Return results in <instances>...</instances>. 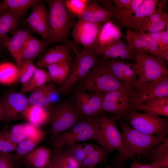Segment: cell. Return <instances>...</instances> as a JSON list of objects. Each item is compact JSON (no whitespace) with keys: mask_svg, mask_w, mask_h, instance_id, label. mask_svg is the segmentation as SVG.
<instances>
[{"mask_svg":"<svg viewBox=\"0 0 168 168\" xmlns=\"http://www.w3.org/2000/svg\"><path fill=\"white\" fill-rule=\"evenodd\" d=\"M74 60L63 61L48 66L47 68L52 81L62 86L69 75Z\"/></svg>","mask_w":168,"mask_h":168,"instance_id":"28","label":"cell"},{"mask_svg":"<svg viewBox=\"0 0 168 168\" xmlns=\"http://www.w3.org/2000/svg\"><path fill=\"white\" fill-rule=\"evenodd\" d=\"M168 96V76L151 83L137 86L135 93L128 99L132 110H134L141 104Z\"/></svg>","mask_w":168,"mask_h":168,"instance_id":"11","label":"cell"},{"mask_svg":"<svg viewBox=\"0 0 168 168\" xmlns=\"http://www.w3.org/2000/svg\"><path fill=\"white\" fill-rule=\"evenodd\" d=\"M49 82L39 89L42 90L46 95L52 104L53 105L59 101L60 94L54 84Z\"/></svg>","mask_w":168,"mask_h":168,"instance_id":"46","label":"cell"},{"mask_svg":"<svg viewBox=\"0 0 168 168\" xmlns=\"http://www.w3.org/2000/svg\"><path fill=\"white\" fill-rule=\"evenodd\" d=\"M105 168H117L115 166H108V165H106Z\"/></svg>","mask_w":168,"mask_h":168,"instance_id":"57","label":"cell"},{"mask_svg":"<svg viewBox=\"0 0 168 168\" xmlns=\"http://www.w3.org/2000/svg\"><path fill=\"white\" fill-rule=\"evenodd\" d=\"M126 40L132 49L143 51L168 61V52L161 51L157 42L144 33H139L127 28Z\"/></svg>","mask_w":168,"mask_h":168,"instance_id":"15","label":"cell"},{"mask_svg":"<svg viewBox=\"0 0 168 168\" xmlns=\"http://www.w3.org/2000/svg\"><path fill=\"white\" fill-rule=\"evenodd\" d=\"M70 42L59 44L46 51L39 58L37 63L38 68H47L49 66L64 61L74 60L70 57Z\"/></svg>","mask_w":168,"mask_h":168,"instance_id":"20","label":"cell"},{"mask_svg":"<svg viewBox=\"0 0 168 168\" xmlns=\"http://www.w3.org/2000/svg\"><path fill=\"white\" fill-rule=\"evenodd\" d=\"M166 2L165 0L157 3L154 11L147 18L142 27L147 24L168 18V14L166 12Z\"/></svg>","mask_w":168,"mask_h":168,"instance_id":"39","label":"cell"},{"mask_svg":"<svg viewBox=\"0 0 168 168\" xmlns=\"http://www.w3.org/2000/svg\"><path fill=\"white\" fill-rule=\"evenodd\" d=\"M130 168H156L151 163L142 164L135 162L132 164Z\"/></svg>","mask_w":168,"mask_h":168,"instance_id":"53","label":"cell"},{"mask_svg":"<svg viewBox=\"0 0 168 168\" xmlns=\"http://www.w3.org/2000/svg\"><path fill=\"white\" fill-rule=\"evenodd\" d=\"M96 118L98 124L93 140L110 152L115 149L119 151L123 140L117 126L119 119L115 116L109 117L104 111Z\"/></svg>","mask_w":168,"mask_h":168,"instance_id":"8","label":"cell"},{"mask_svg":"<svg viewBox=\"0 0 168 168\" xmlns=\"http://www.w3.org/2000/svg\"><path fill=\"white\" fill-rule=\"evenodd\" d=\"M14 161V154L0 152V168H2Z\"/></svg>","mask_w":168,"mask_h":168,"instance_id":"49","label":"cell"},{"mask_svg":"<svg viewBox=\"0 0 168 168\" xmlns=\"http://www.w3.org/2000/svg\"><path fill=\"white\" fill-rule=\"evenodd\" d=\"M75 92L72 102L82 119L96 118L103 111L101 93L91 95L84 91Z\"/></svg>","mask_w":168,"mask_h":168,"instance_id":"12","label":"cell"},{"mask_svg":"<svg viewBox=\"0 0 168 168\" xmlns=\"http://www.w3.org/2000/svg\"><path fill=\"white\" fill-rule=\"evenodd\" d=\"M49 7L48 30L43 40L48 45L67 44L69 33L75 24L74 17L67 10L63 0L46 1Z\"/></svg>","mask_w":168,"mask_h":168,"instance_id":"2","label":"cell"},{"mask_svg":"<svg viewBox=\"0 0 168 168\" xmlns=\"http://www.w3.org/2000/svg\"><path fill=\"white\" fill-rule=\"evenodd\" d=\"M25 166H26L25 168H35L34 167H32L30 166H28V165H25Z\"/></svg>","mask_w":168,"mask_h":168,"instance_id":"58","label":"cell"},{"mask_svg":"<svg viewBox=\"0 0 168 168\" xmlns=\"http://www.w3.org/2000/svg\"><path fill=\"white\" fill-rule=\"evenodd\" d=\"M82 144L86 156L95 149L96 145L87 143H84Z\"/></svg>","mask_w":168,"mask_h":168,"instance_id":"52","label":"cell"},{"mask_svg":"<svg viewBox=\"0 0 168 168\" xmlns=\"http://www.w3.org/2000/svg\"><path fill=\"white\" fill-rule=\"evenodd\" d=\"M105 59H119L135 63L134 50L120 39L107 45L93 48L89 50Z\"/></svg>","mask_w":168,"mask_h":168,"instance_id":"18","label":"cell"},{"mask_svg":"<svg viewBox=\"0 0 168 168\" xmlns=\"http://www.w3.org/2000/svg\"><path fill=\"white\" fill-rule=\"evenodd\" d=\"M51 151L44 146L35 147L23 156V163L35 168H44L49 164Z\"/></svg>","mask_w":168,"mask_h":168,"instance_id":"23","label":"cell"},{"mask_svg":"<svg viewBox=\"0 0 168 168\" xmlns=\"http://www.w3.org/2000/svg\"><path fill=\"white\" fill-rule=\"evenodd\" d=\"M31 31L27 26L17 30L11 37L6 35L0 39V46L10 53L15 61L18 73L22 62V49L26 39L31 35Z\"/></svg>","mask_w":168,"mask_h":168,"instance_id":"17","label":"cell"},{"mask_svg":"<svg viewBox=\"0 0 168 168\" xmlns=\"http://www.w3.org/2000/svg\"><path fill=\"white\" fill-rule=\"evenodd\" d=\"M71 157L80 165L86 156L82 144L74 143L67 145L62 147Z\"/></svg>","mask_w":168,"mask_h":168,"instance_id":"42","label":"cell"},{"mask_svg":"<svg viewBox=\"0 0 168 168\" xmlns=\"http://www.w3.org/2000/svg\"><path fill=\"white\" fill-rule=\"evenodd\" d=\"M134 128L143 133L161 137L168 136V120L159 116L132 110L126 117Z\"/></svg>","mask_w":168,"mask_h":168,"instance_id":"9","label":"cell"},{"mask_svg":"<svg viewBox=\"0 0 168 168\" xmlns=\"http://www.w3.org/2000/svg\"><path fill=\"white\" fill-rule=\"evenodd\" d=\"M42 141L26 138L17 146L14 154L15 161H18L26 154L33 150Z\"/></svg>","mask_w":168,"mask_h":168,"instance_id":"38","label":"cell"},{"mask_svg":"<svg viewBox=\"0 0 168 168\" xmlns=\"http://www.w3.org/2000/svg\"><path fill=\"white\" fill-rule=\"evenodd\" d=\"M110 153L103 147L96 145L95 149L86 156L80 165V167L94 168L98 164L105 161Z\"/></svg>","mask_w":168,"mask_h":168,"instance_id":"32","label":"cell"},{"mask_svg":"<svg viewBox=\"0 0 168 168\" xmlns=\"http://www.w3.org/2000/svg\"><path fill=\"white\" fill-rule=\"evenodd\" d=\"M15 162L14 161H12L2 168H16L15 166Z\"/></svg>","mask_w":168,"mask_h":168,"instance_id":"56","label":"cell"},{"mask_svg":"<svg viewBox=\"0 0 168 168\" xmlns=\"http://www.w3.org/2000/svg\"><path fill=\"white\" fill-rule=\"evenodd\" d=\"M75 86H77L75 92L89 91L106 93L122 91L126 93L121 83L107 68L102 57L99 60L88 74Z\"/></svg>","mask_w":168,"mask_h":168,"instance_id":"3","label":"cell"},{"mask_svg":"<svg viewBox=\"0 0 168 168\" xmlns=\"http://www.w3.org/2000/svg\"><path fill=\"white\" fill-rule=\"evenodd\" d=\"M31 12L27 18L25 22L28 26L43 39L47 33L48 12L43 2L41 0L34 4Z\"/></svg>","mask_w":168,"mask_h":168,"instance_id":"19","label":"cell"},{"mask_svg":"<svg viewBox=\"0 0 168 168\" xmlns=\"http://www.w3.org/2000/svg\"><path fill=\"white\" fill-rule=\"evenodd\" d=\"M103 23H95L78 18L71 32L73 42L88 50L96 43Z\"/></svg>","mask_w":168,"mask_h":168,"instance_id":"13","label":"cell"},{"mask_svg":"<svg viewBox=\"0 0 168 168\" xmlns=\"http://www.w3.org/2000/svg\"><path fill=\"white\" fill-rule=\"evenodd\" d=\"M150 163L156 168H168V156L161 158Z\"/></svg>","mask_w":168,"mask_h":168,"instance_id":"50","label":"cell"},{"mask_svg":"<svg viewBox=\"0 0 168 168\" xmlns=\"http://www.w3.org/2000/svg\"><path fill=\"white\" fill-rule=\"evenodd\" d=\"M103 58L109 71L122 84L128 97L132 96L137 88V75L135 62Z\"/></svg>","mask_w":168,"mask_h":168,"instance_id":"10","label":"cell"},{"mask_svg":"<svg viewBox=\"0 0 168 168\" xmlns=\"http://www.w3.org/2000/svg\"><path fill=\"white\" fill-rule=\"evenodd\" d=\"M49 110L32 105H29L23 113L21 119L37 127L48 123Z\"/></svg>","mask_w":168,"mask_h":168,"instance_id":"26","label":"cell"},{"mask_svg":"<svg viewBox=\"0 0 168 168\" xmlns=\"http://www.w3.org/2000/svg\"><path fill=\"white\" fill-rule=\"evenodd\" d=\"M7 137L12 143L17 146L26 138L24 132V123L13 125L9 130Z\"/></svg>","mask_w":168,"mask_h":168,"instance_id":"41","label":"cell"},{"mask_svg":"<svg viewBox=\"0 0 168 168\" xmlns=\"http://www.w3.org/2000/svg\"><path fill=\"white\" fill-rule=\"evenodd\" d=\"M18 19L12 12L5 10L0 13V39L18 26Z\"/></svg>","mask_w":168,"mask_h":168,"instance_id":"34","label":"cell"},{"mask_svg":"<svg viewBox=\"0 0 168 168\" xmlns=\"http://www.w3.org/2000/svg\"><path fill=\"white\" fill-rule=\"evenodd\" d=\"M39 1L4 0L0 4V13L3 10H8L13 13L19 20L24 16L31 7Z\"/></svg>","mask_w":168,"mask_h":168,"instance_id":"29","label":"cell"},{"mask_svg":"<svg viewBox=\"0 0 168 168\" xmlns=\"http://www.w3.org/2000/svg\"><path fill=\"white\" fill-rule=\"evenodd\" d=\"M167 26L168 18H166L143 26L140 29L139 33L161 31L166 30Z\"/></svg>","mask_w":168,"mask_h":168,"instance_id":"45","label":"cell"},{"mask_svg":"<svg viewBox=\"0 0 168 168\" xmlns=\"http://www.w3.org/2000/svg\"><path fill=\"white\" fill-rule=\"evenodd\" d=\"M48 46L43 39L39 40L30 35L26 39L22 49V62L26 60L33 61L46 51Z\"/></svg>","mask_w":168,"mask_h":168,"instance_id":"24","label":"cell"},{"mask_svg":"<svg viewBox=\"0 0 168 168\" xmlns=\"http://www.w3.org/2000/svg\"><path fill=\"white\" fill-rule=\"evenodd\" d=\"M167 26L166 30L161 31L160 43L159 47L162 52H168V30Z\"/></svg>","mask_w":168,"mask_h":168,"instance_id":"48","label":"cell"},{"mask_svg":"<svg viewBox=\"0 0 168 168\" xmlns=\"http://www.w3.org/2000/svg\"><path fill=\"white\" fill-rule=\"evenodd\" d=\"M7 122L21 119V115L29 105L28 98L20 92H11L5 95L0 101Z\"/></svg>","mask_w":168,"mask_h":168,"instance_id":"16","label":"cell"},{"mask_svg":"<svg viewBox=\"0 0 168 168\" xmlns=\"http://www.w3.org/2000/svg\"><path fill=\"white\" fill-rule=\"evenodd\" d=\"M122 37L119 26L109 20L103 23L96 42L91 49L108 45L121 39Z\"/></svg>","mask_w":168,"mask_h":168,"instance_id":"22","label":"cell"},{"mask_svg":"<svg viewBox=\"0 0 168 168\" xmlns=\"http://www.w3.org/2000/svg\"><path fill=\"white\" fill-rule=\"evenodd\" d=\"M70 46L75 57L67 78L58 90L60 94L68 92L88 74L99 60V55L84 48L79 49L74 42H70Z\"/></svg>","mask_w":168,"mask_h":168,"instance_id":"5","label":"cell"},{"mask_svg":"<svg viewBox=\"0 0 168 168\" xmlns=\"http://www.w3.org/2000/svg\"><path fill=\"white\" fill-rule=\"evenodd\" d=\"M140 155L145 160L151 163L168 156V137H166L162 142Z\"/></svg>","mask_w":168,"mask_h":168,"instance_id":"35","label":"cell"},{"mask_svg":"<svg viewBox=\"0 0 168 168\" xmlns=\"http://www.w3.org/2000/svg\"><path fill=\"white\" fill-rule=\"evenodd\" d=\"M28 100L30 105L41 107L48 110L53 106L48 96L40 89L31 92Z\"/></svg>","mask_w":168,"mask_h":168,"instance_id":"36","label":"cell"},{"mask_svg":"<svg viewBox=\"0 0 168 168\" xmlns=\"http://www.w3.org/2000/svg\"><path fill=\"white\" fill-rule=\"evenodd\" d=\"M111 1L115 7L119 8H124L128 7L131 0H112Z\"/></svg>","mask_w":168,"mask_h":168,"instance_id":"51","label":"cell"},{"mask_svg":"<svg viewBox=\"0 0 168 168\" xmlns=\"http://www.w3.org/2000/svg\"><path fill=\"white\" fill-rule=\"evenodd\" d=\"M24 129L26 138L31 139L42 141L46 134V131L28 122L24 123Z\"/></svg>","mask_w":168,"mask_h":168,"instance_id":"43","label":"cell"},{"mask_svg":"<svg viewBox=\"0 0 168 168\" xmlns=\"http://www.w3.org/2000/svg\"><path fill=\"white\" fill-rule=\"evenodd\" d=\"M36 68L33 61H22L19 71L16 82L20 83L22 85L27 82L34 74Z\"/></svg>","mask_w":168,"mask_h":168,"instance_id":"37","label":"cell"},{"mask_svg":"<svg viewBox=\"0 0 168 168\" xmlns=\"http://www.w3.org/2000/svg\"></svg>","mask_w":168,"mask_h":168,"instance_id":"60","label":"cell"},{"mask_svg":"<svg viewBox=\"0 0 168 168\" xmlns=\"http://www.w3.org/2000/svg\"><path fill=\"white\" fill-rule=\"evenodd\" d=\"M18 70L16 65L8 62L0 63V83L9 85L17 82Z\"/></svg>","mask_w":168,"mask_h":168,"instance_id":"33","label":"cell"},{"mask_svg":"<svg viewBox=\"0 0 168 168\" xmlns=\"http://www.w3.org/2000/svg\"><path fill=\"white\" fill-rule=\"evenodd\" d=\"M158 2L157 0H144L139 8L133 12L112 18L119 25L139 33L146 19L154 11Z\"/></svg>","mask_w":168,"mask_h":168,"instance_id":"14","label":"cell"},{"mask_svg":"<svg viewBox=\"0 0 168 168\" xmlns=\"http://www.w3.org/2000/svg\"><path fill=\"white\" fill-rule=\"evenodd\" d=\"M121 128L123 142L118 155L112 160L114 166L124 168L126 161L131 159L137 162L134 156L142 154L163 142L168 136L161 137L141 132L119 119Z\"/></svg>","mask_w":168,"mask_h":168,"instance_id":"1","label":"cell"},{"mask_svg":"<svg viewBox=\"0 0 168 168\" xmlns=\"http://www.w3.org/2000/svg\"><path fill=\"white\" fill-rule=\"evenodd\" d=\"M4 120V113L2 107L0 102V121Z\"/></svg>","mask_w":168,"mask_h":168,"instance_id":"55","label":"cell"},{"mask_svg":"<svg viewBox=\"0 0 168 168\" xmlns=\"http://www.w3.org/2000/svg\"><path fill=\"white\" fill-rule=\"evenodd\" d=\"M102 101H114L128 100L126 93L122 91H116L106 93H101Z\"/></svg>","mask_w":168,"mask_h":168,"instance_id":"47","label":"cell"},{"mask_svg":"<svg viewBox=\"0 0 168 168\" xmlns=\"http://www.w3.org/2000/svg\"><path fill=\"white\" fill-rule=\"evenodd\" d=\"M89 0H64L65 6L70 13L74 18H79Z\"/></svg>","mask_w":168,"mask_h":168,"instance_id":"40","label":"cell"},{"mask_svg":"<svg viewBox=\"0 0 168 168\" xmlns=\"http://www.w3.org/2000/svg\"><path fill=\"white\" fill-rule=\"evenodd\" d=\"M51 81L48 71L37 67L34 74L30 79L27 82L22 85L19 92L23 94L31 93Z\"/></svg>","mask_w":168,"mask_h":168,"instance_id":"30","label":"cell"},{"mask_svg":"<svg viewBox=\"0 0 168 168\" xmlns=\"http://www.w3.org/2000/svg\"><path fill=\"white\" fill-rule=\"evenodd\" d=\"M112 13L96 1L90 0L86 5L79 18L95 23H103L112 18Z\"/></svg>","mask_w":168,"mask_h":168,"instance_id":"21","label":"cell"},{"mask_svg":"<svg viewBox=\"0 0 168 168\" xmlns=\"http://www.w3.org/2000/svg\"><path fill=\"white\" fill-rule=\"evenodd\" d=\"M102 109L105 112L114 114L119 119L127 117L132 110L128 100L114 101H102Z\"/></svg>","mask_w":168,"mask_h":168,"instance_id":"31","label":"cell"},{"mask_svg":"<svg viewBox=\"0 0 168 168\" xmlns=\"http://www.w3.org/2000/svg\"><path fill=\"white\" fill-rule=\"evenodd\" d=\"M137 75V86L151 83L168 76L166 61L160 57L133 49Z\"/></svg>","mask_w":168,"mask_h":168,"instance_id":"4","label":"cell"},{"mask_svg":"<svg viewBox=\"0 0 168 168\" xmlns=\"http://www.w3.org/2000/svg\"><path fill=\"white\" fill-rule=\"evenodd\" d=\"M49 113L48 123L51 133L49 142L83 119L79 116L72 101L68 100L53 105Z\"/></svg>","mask_w":168,"mask_h":168,"instance_id":"6","label":"cell"},{"mask_svg":"<svg viewBox=\"0 0 168 168\" xmlns=\"http://www.w3.org/2000/svg\"><path fill=\"white\" fill-rule=\"evenodd\" d=\"M9 129L5 126L0 132V152L11 153L16 150L17 145L12 143L7 137V133Z\"/></svg>","mask_w":168,"mask_h":168,"instance_id":"44","label":"cell"},{"mask_svg":"<svg viewBox=\"0 0 168 168\" xmlns=\"http://www.w3.org/2000/svg\"><path fill=\"white\" fill-rule=\"evenodd\" d=\"M136 110L157 116H168V96L157 98L141 104Z\"/></svg>","mask_w":168,"mask_h":168,"instance_id":"27","label":"cell"},{"mask_svg":"<svg viewBox=\"0 0 168 168\" xmlns=\"http://www.w3.org/2000/svg\"><path fill=\"white\" fill-rule=\"evenodd\" d=\"M98 124L96 118L83 119L70 128L55 136L49 143L54 148L88 140H93Z\"/></svg>","mask_w":168,"mask_h":168,"instance_id":"7","label":"cell"},{"mask_svg":"<svg viewBox=\"0 0 168 168\" xmlns=\"http://www.w3.org/2000/svg\"><path fill=\"white\" fill-rule=\"evenodd\" d=\"M49 168H80L79 163L63 148H54L51 152Z\"/></svg>","mask_w":168,"mask_h":168,"instance_id":"25","label":"cell"},{"mask_svg":"<svg viewBox=\"0 0 168 168\" xmlns=\"http://www.w3.org/2000/svg\"><path fill=\"white\" fill-rule=\"evenodd\" d=\"M161 31L152 33H144L155 40L158 43L159 46L160 43Z\"/></svg>","mask_w":168,"mask_h":168,"instance_id":"54","label":"cell"},{"mask_svg":"<svg viewBox=\"0 0 168 168\" xmlns=\"http://www.w3.org/2000/svg\"><path fill=\"white\" fill-rule=\"evenodd\" d=\"M44 168H49L47 166L46 167H45Z\"/></svg>","mask_w":168,"mask_h":168,"instance_id":"59","label":"cell"}]
</instances>
